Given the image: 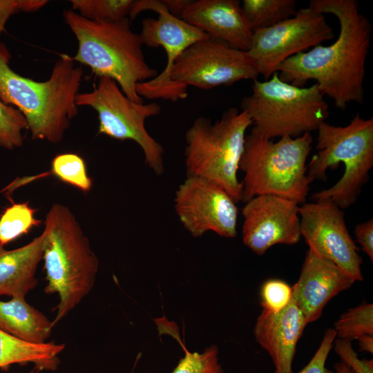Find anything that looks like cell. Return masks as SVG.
Instances as JSON below:
<instances>
[{
	"label": "cell",
	"mask_w": 373,
	"mask_h": 373,
	"mask_svg": "<svg viewBox=\"0 0 373 373\" xmlns=\"http://www.w3.org/2000/svg\"><path fill=\"white\" fill-rule=\"evenodd\" d=\"M316 149L307 175L310 182L327 180L326 171L345 166L342 178L332 187L314 193V201L331 199L340 209L354 204L373 166V118L365 119L357 113L349 124L338 126L322 122L317 128Z\"/></svg>",
	"instance_id": "cell-6"
},
{
	"label": "cell",
	"mask_w": 373,
	"mask_h": 373,
	"mask_svg": "<svg viewBox=\"0 0 373 373\" xmlns=\"http://www.w3.org/2000/svg\"><path fill=\"white\" fill-rule=\"evenodd\" d=\"M295 0H243L241 8L254 31L271 27L295 15Z\"/></svg>",
	"instance_id": "cell-22"
},
{
	"label": "cell",
	"mask_w": 373,
	"mask_h": 373,
	"mask_svg": "<svg viewBox=\"0 0 373 373\" xmlns=\"http://www.w3.org/2000/svg\"><path fill=\"white\" fill-rule=\"evenodd\" d=\"M334 367L336 373H354L350 367L342 362L335 363Z\"/></svg>",
	"instance_id": "cell-36"
},
{
	"label": "cell",
	"mask_w": 373,
	"mask_h": 373,
	"mask_svg": "<svg viewBox=\"0 0 373 373\" xmlns=\"http://www.w3.org/2000/svg\"><path fill=\"white\" fill-rule=\"evenodd\" d=\"M334 37L324 15L307 6L271 27L254 30L247 52L267 80L287 59Z\"/></svg>",
	"instance_id": "cell-12"
},
{
	"label": "cell",
	"mask_w": 373,
	"mask_h": 373,
	"mask_svg": "<svg viewBox=\"0 0 373 373\" xmlns=\"http://www.w3.org/2000/svg\"><path fill=\"white\" fill-rule=\"evenodd\" d=\"M24 130H28V125L23 115L0 101V147L12 150L22 146Z\"/></svg>",
	"instance_id": "cell-27"
},
{
	"label": "cell",
	"mask_w": 373,
	"mask_h": 373,
	"mask_svg": "<svg viewBox=\"0 0 373 373\" xmlns=\"http://www.w3.org/2000/svg\"><path fill=\"white\" fill-rule=\"evenodd\" d=\"M308 6L334 15L339 23L338 36L330 45L321 44L285 60L276 68L279 77L298 87L314 80L323 95L341 110L352 102L363 104L370 23L356 0H311Z\"/></svg>",
	"instance_id": "cell-1"
},
{
	"label": "cell",
	"mask_w": 373,
	"mask_h": 373,
	"mask_svg": "<svg viewBox=\"0 0 373 373\" xmlns=\"http://www.w3.org/2000/svg\"><path fill=\"white\" fill-rule=\"evenodd\" d=\"M43 231L42 260L47 283L44 291L59 297L52 321L55 326L91 291L99 261L79 221L67 206L52 204Z\"/></svg>",
	"instance_id": "cell-3"
},
{
	"label": "cell",
	"mask_w": 373,
	"mask_h": 373,
	"mask_svg": "<svg viewBox=\"0 0 373 373\" xmlns=\"http://www.w3.org/2000/svg\"><path fill=\"white\" fill-rule=\"evenodd\" d=\"M298 204L274 195H260L242 209L243 243L258 255L277 244L292 245L300 240Z\"/></svg>",
	"instance_id": "cell-15"
},
{
	"label": "cell",
	"mask_w": 373,
	"mask_h": 373,
	"mask_svg": "<svg viewBox=\"0 0 373 373\" xmlns=\"http://www.w3.org/2000/svg\"><path fill=\"white\" fill-rule=\"evenodd\" d=\"M73 10L92 21H118L129 15L134 0H70Z\"/></svg>",
	"instance_id": "cell-24"
},
{
	"label": "cell",
	"mask_w": 373,
	"mask_h": 373,
	"mask_svg": "<svg viewBox=\"0 0 373 373\" xmlns=\"http://www.w3.org/2000/svg\"><path fill=\"white\" fill-rule=\"evenodd\" d=\"M355 236L362 250L373 260V220L357 224L354 229Z\"/></svg>",
	"instance_id": "cell-33"
},
{
	"label": "cell",
	"mask_w": 373,
	"mask_h": 373,
	"mask_svg": "<svg viewBox=\"0 0 373 373\" xmlns=\"http://www.w3.org/2000/svg\"><path fill=\"white\" fill-rule=\"evenodd\" d=\"M188 0H162L168 11L173 15L179 17Z\"/></svg>",
	"instance_id": "cell-34"
},
{
	"label": "cell",
	"mask_w": 373,
	"mask_h": 373,
	"mask_svg": "<svg viewBox=\"0 0 373 373\" xmlns=\"http://www.w3.org/2000/svg\"><path fill=\"white\" fill-rule=\"evenodd\" d=\"M252 125L243 111L229 108L215 122L196 118L184 135L186 177H198L223 189L236 203L242 200L238 178L246 132Z\"/></svg>",
	"instance_id": "cell-7"
},
{
	"label": "cell",
	"mask_w": 373,
	"mask_h": 373,
	"mask_svg": "<svg viewBox=\"0 0 373 373\" xmlns=\"http://www.w3.org/2000/svg\"><path fill=\"white\" fill-rule=\"evenodd\" d=\"M313 137L305 133L297 137H283L277 142L254 132L246 136L239 169L244 203L260 195H274L305 203L310 180L306 161Z\"/></svg>",
	"instance_id": "cell-5"
},
{
	"label": "cell",
	"mask_w": 373,
	"mask_h": 373,
	"mask_svg": "<svg viewBox=\"0 0 373 373\" xmlns=\"http://www.w3.org/2000/svg\"><path fill=\"white\" fill-rule=\"evenodd\" d=\"M336 336L352 341L359 337L373 335V305L363 303L342 314L334 323Z\"/></svg>",
	"instance_id": "cell-25"
},
{
	"label": "cell",
	"mask_w": 373,
	"mask_h": 373,
	"mask_svg": "<svg viewBox=\"0 0 373 373\" xmlns=\"http://www.w3.org/2000/svg\"><path fill=\"white\" fill-rule=\"evenodd\" d=\"M258 75L257 64L247 51L209 37L185 49L170 73L171 80L181 87L206 90L241 80L254 81Z\"/></svg>",
	"instance_id": "cell-11"
},
{
	"label": "cell",
	"mask_w": 373,
	"mask_h": 373,
	"mask_svg": "<svg viewBox=\"0 0 373 373\" xmlns=\"http://www.w3.org/2000/svg\"><path fill=\"white\" fill-rule=\"evenodd\" d=\"M231 197L216 184L198 177H186L175 193V213L194 238L212 231L232 238L237 235L238 209Z\"/></svg>",
	"instance_id": "cell-13"
},
{
	"label": "cell",
	"mask_w": 373,
	"mask_h": 373,
	"mask_svg": "<svg viewBox=\"0 0 373 373\" xmlns=\"http://www.w3.org/2000/svg\"><path fill=\"white\" fill-rule=\"evenodd\" d=\"M354 282L336 264L309 248L299 278L291 287V298L309 323L319 318L333 297Z\"/></svg>",
	"instance_id": "cell-16"
},
{
	"label": "cell",
	"mask_w": 373,
	"mask_h": 373,
	"mask_svg": "<svg viewBox=\"0 0 373 373\" xmlns=\"http://www.w3.org/2000/svg\"><path fill=\"white\" fill-rule=\"evenodd\" d=\"M361 351L373 353V335L365 334L356 339Z\"/></svg>",
	"instance_id": "cell-35"
},
{
	"label": "cell",
	"mask_w": 373,
	"mask_h": 373,
	"mask_svg": "<svg viewBox=\"0 0 373 373\" xmlns=\"http://www.w3.org/2000/svg\"><path fill=\"white\" fill-rule=\"evenodd\" d=\"M251 93L241 102L252 122V132L265 137H297L317 130L329 115L317 84L298 87L280 79L278 72L253 81Z\"/></svg>",
	"instance_id": "cell-8"
},
{
	"label": "cell",
	"mask_w": 373,
	"mask_h": 373,
	"mask_svg": "<svg viewBox=\"0 0 373 373\" xmlns=\"http://www.w3.org/2000/svg\"><path fill=\"white\" fill-rule=\"evenodd\" d=\"M153 10L157 18H145L142 21L140 36L143 45L149 48L162 47L166 54L164 69L154 78L136 86L140 97L149 99H163L176 102L187 97V88L173 83L171 70L181 53L193 43L209 37L198 28L171 15L162 1L137 0L129 13L132 21L140 12Z\"/></svg>",
	"instance_id": "cell-10"
},
{
	"label": "cell",
	"mask_w": 373,
	"mask_h": 373,
	"mask_svg": "<svg viewBox=\"0 0 373 373\" xmlns=\"http://www.w3.org/2000/svg\"><path fill=\"white\" fill-rule=\"evenodd\" d=\"M10 58L8 49L0 42V101L23 115L32 140L60 142L78 113L76 97L82 68L62 54L49 79L37 82L15 73L10 67Z\"/></svg>",
	"instance_id": "cell-2"
},
{
	"label": "cell",
	"mask_w": 373,
	"mask_h": 373,
	"mask_svg": "<svg viewBox=\"0 0 373 373\" xmlns=\"http://www.w3.org/2000/svg\"><path fill=\"white\" fill-rule=\"evenodd\" d=\"M179 18L232 48L248 51L253 30L238 0H188Z\"/></svg>",
	"instance_id": "cell-17"
},
{
	"label": "cell",
	"mask_w": 373,
	"mask_h": 373,
	"mask_svg": "<svg viewBox=\"0 0 373 373\" xmlns=\"http://www.w3.org/2000/svg\"><path fill=\"white\" fill-rule=\"evenodd\" d=\"M63 17L78 42L73 59L88 66L99 77L115 80L128 98L143 103L136 86L157 73L146 61L140 34L133 31L129 18L92 21L73 10H64Z\"/></svg>",
	"instance_id": "cell-4"
},
{
	"label": "cell",
	"mask_w": 373,
	"mask_h": 373,
	"mask_svg": "<svg viewBox=\"0 0 373 373\" xmlns=\"http://www.w3.org/2000/svg\"><path fill=\"white\" fill-rule=\"evenodd\" d=\"M43 313L30 305L26 298L0 300V329L21 341L44 343L53 327Z\"/></svg>",
	"instance_id": "cell-20"
},
{
	"label": "cell",
	"mask_w": 373,
	"mask_h": 373,
	"mask_svg": "<svg viewBox=\"0 0 373 373\" xmlns=\"http://www.w3.org/2000/svg\"><path fill=\"white\" fill-rule=\"evenodd\" d=\"M307 322L292 298L281 311L262 309L254 327L258 343L271 356L275 373H292L297 343Z\"/></svg>",
	"instance_id": "cell-18"
},
{
	"label": "cell",
	"mask_w": 373,
	"mask_h": 373,
	"mask_svg": "<svg viewBox=\"0 0 373 373\" xmlns=\"http://www.w3.org/2000/svg\"><path fill=\"white\" fill-rule=\"evenodd\" d=\"M47 3L46 0H0V33L12 15L37 11Z\"/></svg>",
	"instance_id": "cell-32"
},
{
	"label": "cell",
	"mask_w": 373,
	"mask_h": 373,
	"mask_svg": "<svg viewBox=\"0 0 373 373\" xmlns=\"http://www.w3.org/2000/svg\"><path fill=\"white\" fill-rule=\"evenodd\" d=\"M28 373H38V370H36V369H35V370H33L29 372Z\"/></svg>",
	"instance_id": "cell-37"
},
{
	"label": "cell",
	"mask_w": 373,
	"mask_h": 373,
	"mask_svg": "<svg viewBox=\"0 0 373 373\" xmlns=\"http://www.w3.org/2000/svg\"><path fill=\"white\" fill-rule=\"evenodd\" d=\"M52 174L61 181L86 193L90 191L93 182L88 176L84 160L73 153L56 155L51 164Z\"/></svg>",
	"instance_id": "cell-26"
},
{
	"label": "cell",
	"mask_w": 373,
	"mask_h": 373,
	"mask_svg": "<svg viewBox=\"0 0 373 373\" xmlns=\"http://www.w3.org/2000/svg\"><path fill=\"white\" fill-rule=\"evenodd\" d=\"M64 349L63 343H28L0 329V369L33 363L38 371H55L60 363L59 355Z\"/></svg>",
	"instance_id": "cell-21"
},
{
	"label": "cell",
	"mask_w": 373,
	"mask_h": 373,
	"mask_svg": "<svg viewBox=\"0 0 373 373\" xmlns=\"http://www.w3.org/2000/svg\"><path fill=\"white\" fill-rule=\"evenodd\" d=\"M218 355L216 345L207 347L202 353L186 351L171 373H223Z\"/></svg>",
	"instance_id": "cell-28"
},
{
	"label": "cell",
	"mask_w": 373,
	"mask_h": 373,
	"mask_svg": "<svg viewBox=\"0 0 373 373\" xmlns=\"http://www.w3.org/2000/svg\"><path fill=\"white\" fill-rule=\"evenodd\" d=\"M300 232L309 248L332 261L355 281H363L362 258L347 230L344 213L331 199L298 209Z\"/></svg>",
	"instance_id": "cell-14"
},
{
	"label": "cell",
	"mask_w": 373,
	"mask_h": 373,
	"mask_svg": "<svg viewBox=\"0 0 373 373\" xmlns=\"http://www.w3.org/2000/svg\"><path fill=\"white\" fill-rule=\"evenodd\" d=\"M36 210L28 202L13 203L0 218V243L6 245L42 222L35 217Z\"/></svg>",
	"instance_id": "cell-23"
},
{
	"label": "cell",
	"mask_w": 373,
	"mask_h": 373,
	"mask_svg": "<svg viewBox=\"0 0 373 373\" xmlns=\"http://www.w3.org/2000/svg\"><path fill=\"white\" fill-rule=\"evenodd\" d=\"M333 346L341 362L350 367L354 373H373V360L359 359L350 341L338 338L334 341Z\"/></svg>",
	"instance_id": "cell-30"
},
{
	"label": "cell",
	"mask_w": 373,
	"mask_h": 373,
	"mask_svg": "<svg viewBox=\"0 0 373 373\" xmlns=\"http://www.w3.org/2000/svg\"><path fill=\"white\" fill-rule=\"evenodd\" d=\"M45 233L28 244L7 250L0 243V296L26 298L37 285L36 273L42 260Z\"/></svg>",
	"instance_id": "cell-19"
},
{
	"label": "cell",
	"mask_w": 373,
	"mask_h": 373,
	"mask_svg": "<svg viewBox=\"0 0 373 373\" xmlns=\"http://www.w3.org/2000/svg\"><path fill=\"white\" fill-rule=\"evenodd\" d=\"M262 309L276 313L283 309L292 297L291 287L279 279L265 281L260 289Z\"/></svg>",
	"instance_id": "cell-29"
},
{
	"label": "cell",
	"mask_w": 373,
	"mask_h": 373,
	"mask_svg": "<svg viewBox=\"0 0 373 373\" xmlns=\"http://www.w3.org/2000/svg\"><path fill=\"white\" fill-rule=\"evenodd\" d=\"M336 337L334 329H327L310 361L297 373H334L332 370L326 367L325 363Z\"/></svg>",
	"instance_id": "cell-31"
},
{
	"label": "cell",
	"mask_w": 373,
	"mask_h": 373,
	"mask_svg": "<svg viewBox=\"0 0 373 373\" xmlns=\"http://www.w3.org/2000/svg\"><path fill=\"white\" fill-rule=\"evenodd\" d=\"M78 106H89L97 113L99 133L119 140H130L141 148L146 164L156 175L164 173V148L147 131L145 121L157 115L162 108L157 103H137L128 98L116 82L100 77L90 92L79 93Z\"/></svg>",
	"instance_id": "cell-9"
}]
</instances>
